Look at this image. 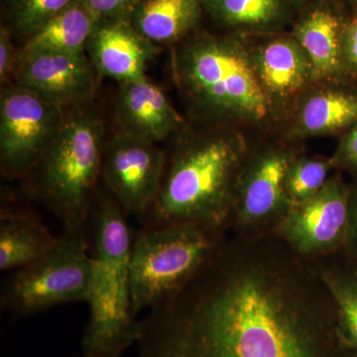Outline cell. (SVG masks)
<instances>
[{
    "label": "cell",
    "instance_id": "12",
    "mask_svg": "<svg viewBox=\"0 0 357 357\" xmlns=\"http://www.w3.org/2000/svg\"><path fill=\"white\" fill-rule=\"evenodd\" d=\"M13 79L60 107H81L95 93L96 81L84 53L20 52Z\"/></svg>",
    "mask_w": 357,
    "mask_h": 357
},
{
    "label": "cell",
    "instance_id": "20",
    "mask_svg": "<svg viewBox=\"0 0 357 357\" xmlns=\"http://www.w3.org/2000/svg\"><path fill=\"white\" fill-rule=\"evenodd\" d=\"M199 0H141L131 23L152 43L177 41L199 18Z\"/></svg>",
    "mask_w": 357,
    "mask_h": 357
},
{
    "label": "cell",
    "instance_id": "26",
    "mask_svg": "<svg viewBox=\"0 0 357 357\" xmlns=\"http://www.w3.org/2000/svg\"><path fill=\"white\" fill-rule=\"evenodd\" d=\"M342 55L344 70L357 74V13L345 22Z\"/></svg>",
    "mask_w": 357,
    "mask_h": 357
},
{
    "label": "cell",
    "instance_id": "1",
    "mask_svg": "<svg viewBox=\"0 0 357 357\" xmlns=\"http://www.w3.org/2000/svg\"><path fill=\"white\" fill-rule=\"evenodd\" d=\"M136 345L138 357L352 354L311 260L274 234L230 232L182 291L141 319Z\"/></svg>",
    "mask_w": 357,
    "mask_h": 357
},
{
    "label": "cell",
    "instance_id": "2",
    "mask_svg": "<svg viewBox=\"0 0 357 357\" xmlns=\"http://www.w3.org/2000/svg\"><path fill=\"white\" fill-rule=\"evenodd\" d=\"M249 150L241 135L213 133L183 141L170 158L142 227L192 223L229 232L239 176Z\"/></svg>",
    "mask_w": 357,
    "mask_h": 357
},
{
    "label": "cell",
    "instance_id": "24",
    "mask_svg": "<svg viewBox=\"0 0 357 357\" xmlns=\"http://www.w3.org/2000/svg\"><path fill=\"white\" fill-rule=\"evenodd\" d=\"M76 0H13L14 26L28 37Z\"/></svg>",
    "mask_w": 357,
    "mask_h": 357
},
{
    "label": "cell",
    "instance_id": "6",
    "mask_svg": "<svg viewBox=\"0 0 357 357\" xmlns=\"http://www.w3.org/2000/svg\"><path fill=\"white\" fill-rule=\"evenodd\" d=\"M178 77L202 109L217 116L262 121L273 107L260 86L250 53L229 38H202L178 54Z\"/></svg>",
    "mask_w": 357,
    "mask_h": 357
},
{
    "label": "cell",
    "instance_id": "3",
    "mask_svg": "<svg viewBox=\"0 0 357 357\" xmlns=\"http://www.w3.org/2000/svg\"><path fill=\"white\" fill-rule=\"evenodd\" d=\"M86 230L91 278L82 357H121L137 344L141 333V319L133 311L129 275L134 236L126 211L109 192L96 195Z\"/></svg>",
    "mask_w": 357,
    "mask_h": 357
},
{
    "label": "cell",
    "instance_id": "10",
    "mask_svg": "<svg viewBox=\"0 0 357 357\" xmlns=\"http://www.w3.org/2000/svg\"><path fill=\"white\" fill-rule=\"evenodd\" d=\"M351 194L342 178H328L312 198L291 206L272 234L306 259L337 252L347 243Z\"/></svg>",
    "mask_w": 357,
    "mask_h": 357
},
{
    "label": "cell",
    "instance_id": "7",
    "mask_svg": "<svg viewBox=\"0 0 357 357\" xmlns=\"http://www.w3.org/2000/svg\"><path fill=\"white\" fill-rule=\"evenodd\" d=\"M91 278L86 231L63 230L48 252L10 272L2 283L0 306L23 318L61 305L86 303Z\"/></svg>",
    "mask_w": 357,
    "mask_h": 357
},
{
    "label": "cell",
    "instance_id": "13",
    "mask_svg": "<svg viewBox=\"0 0 357 357\" xmlns=\"http://www.w3.org/2000/svg\"><path fill=\"white\" fill-rule=\"evenodd\" d=\"M86 50L96 69L119 84L146 77L148 63L156 52L155 44L128 20H100Z\"/></svg>",
    "mask_w": 357,
    "mask_h": 357
},
{
    "label": "cell",
    "instance_id": "14",
    "mask_svg": "<svg viewBox=\"0 0 357 357\" xmlns=\"http://www.w3.org/2000/svg\"><path fill=\"white\" fill-rule=\"evenodd\" d=\"M249 53L272 107L292 100L317 81L311 61L292 35L269 40Z\"/></svg>",
    "mask_w": 357,
    "mask_h": 357
},
{
    "label": "cell",
    "instance_id": "29",
    "mask_svg": "<svg viewBox=\"0 0 357 357\" xmlns=\"http://www.w3.org/2000/svg\"><path fill=\"white\" fill-rule=\"evenodd\" d=\"M345 248L357 246V192L351 194V213H349V232Z\"/></svg>",
    "mask_w": 357,
    "mask_h": 357
},
{
    "label": "cell",
    "instance_id": "15",
    "mask_svg": "<svg viewBox=\"0 0 357 357\" xmlns=\"http://www.w3.org/2000/svg\"><path fill=\"white\" fill-rule=\"evenodd\" d=\"M115 117L121 132L154 143L166 139L183 123L165 93L147 77L121 84Z\"/></svg>",
    "mask_w": 357,
    "mask_h": 357
},
{
    "label": "cell",
    "instance_id": "25",
    "mask_svg": "<svg viewBox=\"0 0 357 357\" xmlns=\"http://www.w3.org/2000/svg\"><path fill=\"white\" fill-rule=\"evenodd\" d=\"M100 20H131L141 0H83Z\"/></svg>",
    "mask_w": 357,
    "mask_h": 357
},
{
    "label": "cell",
    "instance_id": "27",
    "mask_svg": "<svg viewBox=\"0 0 357 357\" xmlns=\"http://www.w3.org/2000/svg\"><path fill=\"white\" fill-rule=\"evenodd\" d=\"M18 55L20 53H16L14 51L10 33L6 28L1 27V31H0V82H1L2 86L8 84L11 77H13L16 65H17Z\"/></svg>",
    "mask_w": 357,
    "mask_h": 357
},
{
    "label": "cell",
    "instance_id": "8",
    "mask_svg": "<svg viewBox=\"0 0 357 357\" xmlns=\"http://www.w3.org/2000/svg\"><path fill=\"white\" fill-rule=\"evenodd\" d=\"M64 107L18 84L0 96V169L8 178H27L57 138Z\"/></svg>",
    "mask_w": 357,
    "mask_h": 357
},
{
    "label": "cell",
    "instance_id": "21",
    "mask_svg": "<svg viewBox=\"0 0 357 357\" xmlns=\"http://www.w3.org/2000/svg\"><path fill=\"white\" fill-rule=\"evenodd\" d=\"M311 261L332 297L345 344L357 357V266L342 264L335 252Z\"/></svg>",
    "mask_w": 357,
    "mask_h": 357
},
{
    "label": "cell",
    "instance_id": "23",
    "mask_svg": "<svg viewBox=\"0 0 357 357\" xmlns=\"http://www.w3.org/2000/svg\"><path fill=\"white\" fill-rule=\"evenodd\" d=\"M335 168L332 158H309L297 156L289 166L286 176V192L291 206L312 198L323 189L331 170Z\"/></svg>",
    "mask_w": 357,
    "mask_h": 357
},
{
    "label": "cell",
    "instance_id": "17",
    "mask_svg": "<svg viewBox=\"0 0 357 357\" xmlns=\"http://www.w3.org/2000/svg\"><path fill=\"white\" fill-rule=\"evenodd\" d=\"M345 23L326 7L309 11L295 25L292 36L311 61L319 79H333L344 70L342 43Z\"/></svg>",
    "mask_w": 357,
    "mask_h": 357
},
{
    "label": "cell",
    "instance_id": "5",
    "mask_svg": "<svg viewBox=\"0 0 357 357\" xmlns=\"http://www.w3.org/2000/svg\"><path fill=\"white\" fill-rule=\"evenodd\" d=\"M229 234L192 223L141 227L129 260L136 316L175 297L208 264Z\"/></svg>",
    "mask_w": 357,
    "mask_h": 357
},
{
    "label": "cell",
    "instance_id": "18",
    "mask_svg": "<svg viewBox=\"0 0 357 357\" xmlns=\"http://www.w3.org/2000/svg\"><path fill=\"white\" fill-rule=\"evenodd\" d=\"M357 124V93L324 89L301 103L289 138L319 137Z\"/></svg>",
    "mask_w": 357,
    "mask_h": 357
},
{
    "label": "cell",
    "instance_id": "11",
    "mask_svg": "<svg viewBox=\"0 0 357 357\" xmlns=\"http://www.w3.org/2000/svg\"><path fill=\"white\" fill-rule=\"evenodd\" d=\"M167 160L157 143L119 131L105 143L102 177L107 192L140 220L158 195Z\"/></svg>",
    "mask_w": 357,
    "mask_h": 357
},
{
    "label": "cell",
    "instance_id": "22",
    "mask_svg": "<svg viewBox=\"0 0 357 357\" xmlns=\"http://www.w3.org/2000/svg\"><path fill=\"white\" fill-rule=\"evenodd\" d=\"M208 13L223 24L249 31L278 27L288 16V0H203Z\"/></svg>",
    "mask_w": 357,
    "mask_h": 357
},
{
    "label": "cell",
    "instance_id": "16",
    "mask_svg": "<svg viewBox=\"0 0 357 357\" xmlns=\"http://www.w3.org/2000/svg\"><path fill=\"white\" fill-rule=\"evenodd\" d=\"M38 215L2 206L0 211V270L11 272L48 252L57 241Z\"/></svg>",
    "mask_w": 357,
    "mask_h": 357
},
{
    "label": "cell",
    "instance_id": "19",
    "mask_svg": "<svg viewBox=\"0 0 357 357\" xmlns=\"http://www.w3.org/2000/svg\"><path fill=\"white\" fill-rule=\"evenodd\" d=\"M100 21L83 0H76L33 32L20 52L84 53Z\"/></svg>",
    "mask_w": 357,
    "mask_h": 357
},
{
    "label": "cell",
    "instance_id": "30",
    "mask_svg": "<svg viewBox=\"0 0 357 357\" xmlns=\"http://www.w3.org/2000/svg\"><path fill=\"white\" fill-rule=\"evenodd\" d=\"M293 2H295L296 4H302L307 2V0H292Z\"/></svg>",
    "mask_w": 357,
    "mask_h": 357
},
{
    "label": "cell",
    "instance_id": "28",
    "mask_svg": "<svg viewBox=\"0 0 357 357\" xmlns=\"http://www.w3.org/2000/svg\"><path fill=\"white\" fill-rule=\"evenodd\" d=\"M332 160L335 167L357 169V124L342 141Z\"/></svg>",
    "mask_w": 357,
    "mask_h": 357
},
{
    "label": "cell",
    "instance_id": "9",
    "mask_svg": "<svg viewBox=\"0 0 357 357\" xmlns=\"http://www.w3.org/2000/svg\"><path fill=\"white\" fill-rule=\"evenodd\" d=\"M296 157L284 147L249 152L237 184L230 234L249 237L273 234L291 208L285 183Z\"/></svg>",
    "mask_w": 357,
    "mask_h": 357
},
{
    "label": "cell",
    "instance_id": "4",
    "mask_svg": "<svg viewBox=\"0 0 357 357\" xmlns=\"http://www.w3.org/2000/svg\"><path fill=\"white\" fill-rule=\"evenodd\" d=\"M102 122L83 105L66 114L32 176L31 192L68 231H86L102 174Z\"/></svg>",
    "mask_w": 357,
    "mask_h": 357
}]
</instances>
